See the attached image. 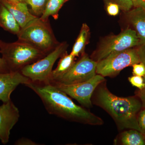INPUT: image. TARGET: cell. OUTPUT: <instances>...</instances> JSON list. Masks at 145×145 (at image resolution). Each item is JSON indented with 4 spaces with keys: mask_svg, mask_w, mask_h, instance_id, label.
Masks as SVG:
<instances>
[{
    "mask_svg": "<svg viewBox=\"0 0 145 145\" xmlns=\"http://www.w3.org/2000/svg\"><path fill=\"white\" fill-rule=\"evenodd\" d=\"M136 96L142 102V108H145V87L142 89L140 90L137 92Z\"/></svg>",
    "mask_w": 145,
    "mask_h": 145,
    "instance_id": "cell-27",
    "label": "cell"
},
{
    "mask_svg": "<svg viewBox=\"0 0 145 145\" xmlns=\"http://www.w3.org/2000/svg\"><path fill=\"white\" fill-rule=\"evenodd\" d=\"M0 105V141L3 144L9 142L10 131L20 119V111L11 99Z\"/></svg>",
    "mask_w": 145,
    "mask_h": 145,
    "instance_id": "cell-10",
    "label": "cell"
},
{
    "mask_svg": "<svg viewBox=\"0 0 145 145\" xmlns=\"http://www.w3.org/2000/svg\"><path fill=\"white\" fill-rule=\"evenodd\" d=\"M133 7L145 8V0H132Z\"/></svg>",
    "mask_w": 145,
    "mask_h": 145,
    "instance_id": "cell-28",
    "label": "cell"
},
{
    "mask_svg": "<svg viewBox=\"0 0 145 145\" xmlns=\"http://www.w3.org/2000/svg\"><path fill=\"white\" fill-rule=\"evenodd\" d=\"M65 1H67V0H65Z\"/></svg>",
    "mask_w": 145,
    "mask_h": 145,
    "instance_id": "cell-31",
    "label": "cell"
},
{
    "mask_svg": "<svg viewBox=\"0 0 145 145\" xmlns=\"http://www.w3.org/2000/svg\"><path fill=\"white\" fill-rule=\"evenodd\" d=\"M20 1H21V0H20Z\"/></svg>",
    "mask_w": 145,
    "mask_h": 145,
    "instance_id": "cell-32",
    "label": "cell"
},
{
    "mask_svg": "<svg viewBox=\"0 0 145 145\" xmlns=\"http://www.w3.org/2000/svg\"><path fill=\"white\" fill-rule=\"evenodd\" d=\"M24 85L40 97L49 114L83 124L93 126L103 125V119L75 104L66 93L52 83L30 81Z\"/></svg>",
    "mask_w": 145,
    "mask_h": 145,
    "instance_id": "cell-1",
    "label": "cell"
},
{
    "mask_svg": "<svg viewBox=\"0 0 145 145\" xmlns=\"http://www.w3.org/2000/svg\"><path fill=\"white\" fill-rule=\"evenodd\" d=\"M133 74V75L145 77V66L142 63L135 64L132 65Z\"/></svg>",
    "mask_w": 145,
    "mask_h": 145,
    "instance_id": "cell-22",
    "label": "cell"
},
{
    "mask_svg": "<svg viewBox=\"0 0 145 145\" xmlns=\"http://www.w3.org/2000/svg\"><path fill=\"white\" fill-rule=\"evenodd\" d=\"M47 22L38 17L30 21L17 34L19 40L30 44L45 53L54 49L57 40Z\"/></svg>",
    "mask_w": 145,
    "mask_h": 145,
    "instance_id": "cell-4",
    "label": "cell"
},
{
    "mask_svg": "<svg viewBox=\"0 0 145 145\" xmlns=\"http://www.w3.org/2000/svg\"><path fill=\"white\" fill-rule=\"evenodd\" d=\"M89 34V28L88 25L86 24H83L71 54L75 57H79L80 54L84 52Z\"/></svg>",
    "mask_w": 145,
    "mask_h": 145,
    "instance_id": "cell-17",
    "label": "cell"
},
{
    "mask_svg": "<svg viewBox=\"0 0 145 145\" xmlns=\"http://www.w3.org/2000/svg\"><path fill=\"white\" fill-rule=\"evenodd\" d=\"M9 1H20V0H8Z\"/></svg>",
    "mask_w": 145,
    "mask_h": 145,
    "instance_id": "cell-30",
    "label": "cell"
},
{
    "mask_svg": "<svg viewBox=\"0 0 145 145\" xmlns=\"http://www.w3.org/2000/svg\"><path fill=\"white\" fill-rule=\"evenodd\" d=\"M139 45L136 31L131 29H127L118 35L108 36L103 40L91 55V59L98 62L111 53Z\"/></svg>",
    "mask_w": 145,
    "mask_h": 145,
    "instance_id": "cell-6",
    "label": "cell"
},
{
    "mask_svg": "<svg viewBox=\"0 0 145 145\" xmlns=\"http://www.w3.org/2000/svg\"><path fill=\"white\" fill-rule=\"evenodd\" d=\"M15 145H38L32 140L26 138H22L16 141Z\"/></svg>",
    "mask_w": 145,
    "mask_h": 145,
    "instance_id": "cell-26",
    "label": "cell"
},
{
    "mask_svg": "<svg viewBox=\"0 0 145 145\" xmlns=\"http://www.w3.org/2000/svg\"><path fill=\"white\" fill-rule=\"evenodd\" d=\"M105 81V77L96 74L88 80L73 84L50 83H52L67 95L75 99L83 106L86 108H91L92 107L91 97L93 92L100 84Z\"/></svg>",
    "mask_w": 145,
    "mask_h": 145,
    "instance_id": "cell-8",
    "label": "cell"
},
{
    "mask_svg": "<svg viewBox=\"0 0 145 145\" xmlns=\"http://www.w3.org/2000/svg\"><path fill=\"white\" fill-rule=\"evenodd\" d=\"M30 81L20 71L0 72V101L3 103L9 101L11 93L18 86Z\"/></svg>",
    "mask_w": 145,
    "mask_h": 145,
    "instance_id": "cell-11",
    "label": "cell"
},
{
    "mask_svg": "<svg viewBox=\"0 0 145 145\" xmlns=\"http://www.w3.org/2000/svg\"><path fill=\"white\" fill-rule=\"evenodd\" d=\"M67 46L64 42L57 45L46 56L23 68L20 71L21 73L31 82H49L53 65L64 54Z\"/></svg>",
    "mask_w": 145,
    "mask_h": 145,
    "instance_id": "cell-5",
    "label": "cell"
},
{
    "mask_svg": "<svg viewBox=\"0 0 145 145\" xmlns=\"http://www.w3.org/2000/svg\"><path fill=\"white\" fill-rule=\"evenodd\" d=\"M127 20L134 27L140 45L145 44V8L135 7L127 11Z\"/></svg>",
    "mask_w": 145,
    "mask_h": 145,
    "instance_id": "cell-13",
    "label": "cell"
},
{
    "mask_svg": "<svg viewBox=\"0 0 145 145\" xmlns=\"http://www.w3.org/2000/svg\"><path fill=\"white\" fill-rule=\"evenodd\" d=\"M75 58L71 53L63 54L57 67L52 70L49 82L57 80L66 73L75 63Z\"/></svg>",
    "mask_w": 145,
    "mask_h": 145,
    "instance_id": "cell-16",
    "label": "cell"
},
{
    "mask_svg": "<svg viewBox=\"0 0 145 145\" xmlns=\"http://www.w3.org/2000/svg\"><path fill=\"white\" fill-rule=\"evenodd\" d=\"M0 27L6 31L17 35L21 27L7 8L0 3Z\"/></svg>",
    "mask_w": 145,
    "mask_h": 145,
    "instance_id": "cell-14",
    "label": "cell"
},
{
    "mask_svg": "<svg viewBox=\"0 0 145 145\" xmlns=\"http://www.w3.org/2000/svg\"><path fill=\"white\" fill-rule=\"evenodd\" d=\"M114 142L123 145H145V135L137 130L130 129L121 133Z\"/></svg>",
    "mask_w": 145,
    "mask_h": 145,
    "instance_id": "cell-15",
    "label": "cell"
},
{
    "mask_svg": "<svg viewBox=\"0 0 145 145\" xmlns=\"http://www.w3.org/2000/svg\"><path fill=\"white\" fill-rule=\"evenodd\" d=\"M1 53V50H0ZM9 72L7 67L6 65L4 60L3 58L0 57V72L3 73V72Z\"/></svg>",
    "mask_w": 145,
    "mask_h": 145,
    "instance_id": "cell-29",
    "label": "cell"
},
{
    "mask_svg": "<svg viewBox=\"0 0 145 145\" xmlns=\"http://www.w3.org/2000/svg\"><path fill=\"white\" fill-rule=\"evenodd\" d=\"M137 48V52L140 63H142L145 66V44L141 45ZM145 82V77L144 78Z\"/></svg>",
    "mask_w": 145,
    "mask_h": 145,
    "instance_id": "cell-25",
    "label": "cell"
},
{
    "mask_svg": "<svg viewBox=\"0 0 145 145\" xmlns=\"http://www.w3.org/2000/svg\"><path fill=\"white\" fill-rule=\"evenodd\" d=\"M65 0H48L43 13L41 16L42 20L47 21L50 16L57 19L58 13Z\"/></svg>",
    "mask_w": 145,
    "mask_h": 145,
    "instance_id": "cell-18",
    "label": "cell"
},
{
    "mask_svg": "<svg viewBox=\"0 0 145 145\" xmlns=\"http://www.w3.org/2000/svg\"><path fill=\"white\" fill-rule=\"evenodd\" d=\"M128 80L133 86L136 87L140 90H142L145 88L144 80L142 77L133 75L128 78Z\"/></svg>",
    "mask_w": 145,
    "mask_h": 145,
    "instance_id": "cell-21",
    "label": "cell"
},
{
    "mask_svg": "<svg viewBox=\"0 0 145 145\" xmlns=\"http://www.w3.org/2000/svg\"><path fill=\"white\" fill-rule=\"evenodd\" d=\"M0 3L4 5L13 15L21 28L37 17L29 12L27 4L23 1L0 0Z\"/></svg>",
    "mask_w": 145,
    "mask_h": 145,
    "instance_id": "cell-12",
    "label": "cell"
},
{
    "mask_svg": "<svg viewBox=\"0 0 145 145\" xmlns=\"http://www.w3.org/2000/svg\"><path fill=\"white\" fill-rule=\"evenodd\" d=\"M0 48L8 72H20L25 66L40 59L46 54L32 45L20 40L11 43L0 41Z\"/></svg>",
    "mask_w": 145,
    "mask_h": 145,
    "instance_id": "cell-3",
    "label": "cell"
},
{
    "mask_svg": "<svg viewBox=\"0 0 145 145\" xmlns=\"http://www.w3.org/2000/svg\"><path fill=\"white\" fill-rule=\"evenodd\" d=\"M97 63L88 55L83 54L64 75L57 80L50 82L71 85L88 80L96 75Z\"/></svg>",
    "mask_w": 145,
    "mask_h": 145,
    "instance_id": "cell-9",
    "label": "cell"
},
{
    "mask_svg": "<svg viewBox=\"0 0 145 145\" xmlns=\"http://www.w3.org/2000/svg\"><path fill=\"white\" fill-rule=\"evenodd\" d=\"M106 3L107 12L109 15L111 16H116L119 14L120 8L118 5L111 2Z\"/></svg>",
    "mask_w": 145,
    "mask_h": 145,
    "instance_id": "cell-23",
    "label": "cell"
},
{
    "mask_svg": "<svg viewBox=\"0 0 145 145\" xmlns=\"http://www.w3.org/2000/svg\"><path fill=\"white\" fill-rule=\"evenodd\" d=\"M106 3L111 2L117 4L120 9L125 11H129L133 7L132 0H104Z\"/></svg>",
    "mask_w": 145,
    "mask_h": 145,
    "instance_id": "cell-20",
    "label": "cell"
},
{
    "mask_svg": "<svg viewBox=\"0 0 145 145\" xmlns=\"http://www.w3.org/2000/svg\"><path fill=\"white\" fill-rule=\"evenodd\" d=\"M97 63L96 74L104 77H113L140 61L137 49L131 48L111 53Z\"/></svg>",
    "mask_w": 145,
    "mask_h": 145,
    "instance_id": "cell-7",
    "label": "cell"
},
{
    "mask_svg": "<svg viewBox=\"0 0 145 145\" xmlns=\"http://www.w3.org/2000/svg\"><path fill=\"white\" fill-rule=\"evenodd\" d=\"M91 102L111 116L119 130L133 129L142 132L138 124V116L142 106L137 96L118 97L108 90L105 81L96 88L91 97Z\"/></svg>",
    "mask_w": 145,
    "mask_h": 145,
    "instance_id": "cell-2",
    "label": "cell"
},
{
    "mask_svg": "<svg viewBox=\"0 0 145 145\" xmlns=\"http://www.w3.org/2000/svg\"><path fill=\"white\" fill-rule=\"evenodd\" d=\"M48 0H21L30 6L32 12L36 16H42Z\"/></svg>",
    "mask_w": 145,
    "mask_h": 145,
    "instance_id": "cell-19",
    "label": "cell"
},
{
    "mask_svg": "<svg viewBox=\"0 0 145 145\" xmlns=\"http://www.w3.org/2000/svg\"><path fill=\"white\" fill-rule=\"evenodd\" d=\"M138 122L142 132L145 135V108L141 110L139 112Z\"/></svg>",
    "mask_w": 145,
    "mask_h": 145,
    "instance_id": "cell-24",
    "label": "cell"
}]
</instances>
